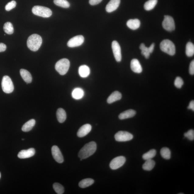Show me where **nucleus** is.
<instances>
[{
  "label": "nucleus",
  "instance_id": "nucleus-22",
  "mask_svg": "<svg viewBox=\"0 0 194 194\" xmlns=\"http://www.w3.org/2000/svg\"><path fill=\"white\" fill-rule=\"evenodd\" d=\"M84 95V92L83 90L80 88H76L73 90L72 92V95L73 98L76 100H79L82 98Z\"/></svg>",
  "mask_w": 194,
  "mask_h": 194
},
{
  "label": "nucleus",
  "instance_id": "nucleus-29",
  "mask_svg": "<svg viewBox=\"0 0 194 194\" xmlns=\"http://www.w3.org/2000/svg\"><path fill=\"white\" fill-rule=\"evenodd\" d=\"M160 154L161 157L164 159L169 160L171 158V151L170 149L167 147H163L161 150Z\"/></svg>",
  "mask_w": 194,
  "mask_h": 194
},
{
  "label": "nucleus",
  "instance_id": "nucleus-7",
  "mask_svg": "<svg viewBox=\"0 0 194 194\" xmlns=\"http://www.w3.org/2000/svg\"><path fill=\"white\" fill-rule=\"evenodd\" d=\"M116 141L118 142H126L131 140L133 135L129 132L120 131L115 134V136Z\"/></svg>",
  "mask_w": 194,
  "mask_h": 194
},
{
  "label": "nucleus",
  "instance_id": "nucleus-10",
  "mask_svg": "<svg viewBox=\"0 0 194 194\" xmlns=\"http://www.w3.org/2000/svg\"><path fill=\"white\" fill-rule=\"evenodd\" d=\"M84 41V37L82 35H78L70 39L67 43L68 47L74 48L81 46Z\"/></svg>",
  "mask_w": 194,
  "mask_h": 194
},
{
  "label": "nucleus",
  "instance_id": "nucleus-34",
  "mask_svg": "<svg viewBox=\"0 0 194 194\" xmlns=\"http://www.w3.org/2000/svg\"><path fill=\"white\" fill-rule=\"evenodd\" d=\"M184 84V82L182 79L179 77H177L175 81V85L177 88H181Z\"/></svg>",
  "mask_w": 194,
  "mask_h": 194
},
{
  "label": "nucleus",
  "instance_id": "nucleus-9",
  "mask_svg": "<svg viewBox=\"0 0 194 194\" xmlns=\"http://www.w3.org/2000/svg\"><path fill=\"white\" fill-rule=\"evenodd\" d=\"M126 161L125 158L123 156L115 157L111 161L110 167L112 170H116L123 166Z\"/></svg>",
  "mask_w": 194,
  "mask_h": 194
},
{
  "label": "nucleus",
  "instance_id": "nucleus-33",
  "mask_svg": "<svg viewBox=\"0 0 194 194\" xmlns=\"http://www.w3.org/2000/svg\"><path fill=\"white\" fill-rule=\"evenodd\" d=\"M53 188L56 192L58 194H62L65 191L64 187L59 183H54L53 185Z\"/></svg>",
  "mask_w": 194,
  "mask_h": 194
},
{
  "label": "nucleus",
  "instance_id": "nucleus-15",
  "mask_svg": "<svg viewBox=\"0 0 194 194\" xmlns=\"http://www.w3.org/2000/svg\"><path fill=\"white\" fill-rule=\"evenodd\" d=\"M121 0H111L106 7V10L111 13L116 10L119 7Z\"/></svg>",
  "mask_w": 194,
  "mask_h": 194
},
{
  "label": "nucleus",
  "instance_id": "nucleus-12",
  "mask_svg": "<svg viewBox=\"0 0 194 194\" xmlns=\"http://www.w3.org/2000/svg\"><path fill=\"white\" fill-rule=\"evenodd\" d=\"M51 153L54 159L57 162L59 163H63V156L58 147L56 146H53L51 148Z\"/></svg>",
  "mask_w": 194,
  "mask_h": 194
},
{
  "label": "nucleus",
  "instance_id": "nucleus-13",
  "mask_svg": "<svg viewBox=\"0 0 194 194\" xmlns=\"http://www.w3.org/2000/svg\"><path fill=\"white\" fill-rule=\"evenodd\" d=\"M35 149L30 148L27 150H23L20 151L18 154V157L19 159H27L33 157L35 154Z\"/></svg>",
  "mask_w": 194,
  "mask_h": 194
},
{
  "label": "nucleus",
  "instance_id": "nucleus-36",
  "mask_svg": "<svg viewBox=\"0 0 194 194\" xmlns=\"http://www.w3.org/2000/svg\"><path fill=\"white\" fill-rule=\"evenodd\" d=\"M184 136L190 141L194 139V131L193 129L189 130L187 132L184 134Z\"/></svg>",
  "mask_w": 194,
  "mask_h": 194
},
{
  "label": "nucleus",
  "instance_id": "nucleus-14",
  "mask_svg": "<svg viewBox=\"0 0 194 194\" xmlns=\"http://www.w3.org/2000/svg\"><path fill=\"white\" fill-rule=\"evenodd\" d=\"M92 126L89 124H86L80 128L77 133V135L79 137L85 136L90 132L91 130Z\"/></svg>",
  "mask_w": 194,
  "mask_h": 194
},
{
  "label": "nucleus",
  "instance_id": "nucleus-26",
  "mask_svg": "<svg viewBox=\"0 0 194 194\" xmlns=\"http://www.w3.org/2000/svg\"><path fill=\"white\" fill-rule=\"evenodd\" d=\"M94 182V181L91 178H87L82 180L79 183V187L81 188H86L91 186Z\"/></svg>",
  "mask_w": 194,
  "mask_h": 194
},
{
  "label": "nucleus",
  "instance_id": "nucleus-43",
  "mask_svg": "<svg viewBox=\"0 0 194 194\" xmlns=\"http://www.w3.org/2000/svg\"><path fill=\"white\" fill-rule=\"evenodd\" d=\"M155 44L153 43L148 48L149 51L150 53H151L153 52Z\"/></svg>",
  "mask_w": 194,
  "mask_h": 194
},
{
  "label": "nucleus",
  "instance_id": "nucleus-25",
  "mask_svg": "<svg viewBox=\"0 0 194 194\" xmlns=\"http://www.w3.org/2000/svg\"><path fill=\"white\" fill-rule=\"evenodd\" d=\"M155 165V162L152 159L146 160L143 166L144 170L150 171L153 168Z\"/></svg>",
  "mask_w": 194,
  "mask_h": 194
},
{
  "label": "nucleus",
  "instance_id": "nucleus-40",
  "mask_svg": "<svg viewBox=\"0 0 194 194\" xmlns=\"http://www.w3.org/2000/svg\"><path fill=\"white\" fill-rule=\"evenodd\" d=\"M141 54L144 56L146 59H148L150 57V53L148 51H142Z\"/></svg>",
  "mask_w": 194,
  "mask_h": 194
},
{
  "label": "nucleus",
  "instance_id": "nucleus-23",
  "mask_svg": "<svg viewBox=\"0 0 194 194\" xmlns=\"http://www.w3.org/2000/svg\"><path fill=\"white\" fill-rule=\"evenodd\" d=\"M57 117L58 121L60 123H63L66 119L67 115L65 111L63 109L59 108L57 111Z\"/></svg>",
  "mask_w": 194,
  "mask_h": 194
},
{
  "label": "nucleus",
  "instance_id": "nucleus-18",
  "mask_svg": "<svg viewBox=\"0 0 194 194\" xmlns=\"http://www.w3.org/2000/svg\"><path fill=\"white\" fill-rule=\"evenodd\" d=\"M136 115V111L134 110L129 109L120 114L119 115V118L121 120L133 117Z\"/></svg>",
  "mask_w": 194,
  "mask_h": 194
},
{
  "label": "nucleus",
  "instance_id": "nucleus-42",
  "mask_svg": "<svg viewBox=\"0 0 194 194\" xmlns=\"http://www.w3.org/2000/svg\"><path fill=\"white\" fill-rule=\"evenodd\" d=\"M188 109H191L193 111H194V101H192L189 104V107H188Z\"/></svg>",
  "mask_w": 194,
  "mask_h": 194
},
{
  "label": "nucleus",
  "instance_id": "nucleus-32",
  "mask_svg": "<svg viewBox=\"0 0 194 194\" xmlns=\"http://www.w3.org/2000/svg\"><path fill=\"white\" fill-rule=\"evenodd\" d=\"M54 3L56 5L63 8L70 7V4L67 0H54Z\"/></svg>",
  "mask_w": 194,
  "mask_h": 194
},
{
  "label": "nucleus",
  "instance_id": "nucleus-35",
  "mask_svg": "<svg viewBox=\"0 0 194 194\" xmlns=\"http://www.w3.org/2000/svg\"><path fill=\"white\" fill-rule=\"evenodd\" d=\"M16 6V2L15 1H12L9 2L5 6V9L8 11H11V10L14 9Z\"/></svg>",
  "mask_w": 194,
  "mask_h": 194
},
{
  "label": "nucleus",
  "instance_id": "nucleus-41",
  "mask_svg": "<svg viewBox=\"0 0 194 194\" xmlns=\"http://www.w3.org/2000/svg\"><path fill=\"white\" fill-rule=\"evenodd\" d=\"M139 48L141 50V51H149L148 48L146 47L144 44L143 43L141 44Z\"/></svg>",
  "mask_w": 194,
  "mask_h": 194
},
{
  "label": "nucleus",
  "instance_id": "nucleus-16",
  "mask_svg": "<svg viewBox=\"0 0 194 194\" xmlns=\"http://www.w3.org/2000/svg\"><path fill=\"white\" fill-rule=\"evenodd\" d=\"M131 67L132 71L135 73H140L143 71L141 64L137 59H134L132 60Z\"/></svg>",
  "mask_w": 194,
  "mask_h": 194
},
{
  "label": "nucleus",
  "instance_id": "nucleus-17",
  "mask_svg": "<svg viewBox=\"0 0 194 194\" xmlns=\"http://www.w3.org/2000/svg\"><path fill=\"white\" fill-rule=\"evenodd\" d=\"M121 93L118 91H115L112 93L107 99V103L109 104L113 103L115 102L121 100L122 98Z\"/></svg>",
  "mask_w": 194,
  "mask_h": 194
},
{
  "label": "nucleus",
  "instance_id": "nucleus-21",
  "mask_svg": "<svg viewBox=\"0 0 194 194\" xmlns=\"http://www.w3.org/2000/svg\"><path fill=\"white\" fill-rule=\"evenodd\" d=\"M79 75L82 77H87L89 75L90 70L88 66L86 65H82L79 68Z\"/></svg>",
  "mask_w": 194,
  "mask_h": 194
},
{
  "label": "nucleus",
  "instance_id": "nucleus-3",
  "mask_svg": "<svg viewBox=\"0 0 194 194\" xmlns=\"http://www.w3.org/2000/svg\"><path fill=\"white\" fill-rule=\"evenodd\" d=\"M70 63L69 60L64 58L57 62L55 65V69L61 75H65L69 71Z\"/></svg>",
  "mask_w": 194,
  "mask_h": 194
},
{
  "label": "nucleus",
  "instance_id": "nucleus-30",
  "mask_svg": "<svg viewBox=\"0 0 194 194\" xmlns=\"http://www.w3.org/2000/svg\"><path fill=\"white\" fill-rule=\"evenodd\" d=\"M4 31L8 34L11 35L13 33L14 29L12 24L10 22H7L4 25Z\"/></svg>",
  "mask_w": 194,
  "mask_h": 194
},
{
  "label": "nucleus",
  "instance_id": "nucleus-11",
  "mask_svg": "<svg viewBox=\"0 0 194 194\" xmlns=\"http://www.w3.org/2000/svg\"><path fill=\"white\" fill-rule=\"evenodd\" d=\"M112 49L114 57L117 62H120L122 60V55L121 47L118 43L116 41H114L112 43Z\"/></svg>",
  "mask_w": 194,
  "mask_h": 194
},
{
  "label": "nucleus",
  "instance_id": "nucleus-37",
  "mask_svg": "<svg viewBox=\"0 0 194 194\" xmlns=\"http://www.w3.org/2000/svg\"><path fill=\"white\" fill-rule=\"evenodd\" d=\"M189 73L191 75H194V61L193 60L191 62L189 65Z\"/></svg>",
  "mask_w": 194,
  "mask_h": 194
},
{
  "label": "nucleus",
  "instance_id": "nucleus-38",
  "mask_svg": "<svg viewBox=\"0 0 194 194\" xmlns=\"http://www.w3.org/2000/svg\"><path fill=\"white\" fill-rule=\"evenodd\" d=\"M103 0H90L89 3L92 5H98Z\"/></svg>",
  "mask_w": 194,
  "mask_h": 194
},
{
  "label": "nucleus",
  "instance_id": "nucleus-28",
  "mask_svg": "<svg viewBox=\"0 0 194 194\" xmlns=\"http://www.w3.org/2000/svg\"><path fill=\"white\" fill-rule=\"evenodd\" d=\"M185 52L188 57H191L194 55V45L193 44L190 42L187 44Z\"/></svg>",
  "mask_w": 194,
  "mask_h": 194
},
{
  "label": "nucleus",
  "instance_id": "nucleus-20",
  "mask_svg": "<svg viewBox=\"0 0 194 194\" xmlns=\"http://www.w3.org/2000/svg\"><path fill=\"white\" fill-rule=\"evenodd\" d=\"M140 25V21L137 19H129L127 23V26L129 29L133 30H136L139 29Z\"/></svg>",
  "mask_w": 194,
  "mask_h": 194
},
{
  "label": "nucleus",
  "instance_id": "nucleus-4",
  "mask_svg": "<svg viewBox=\"0 0 194 194\" xmlns=\"http://www.w3.org/2000/svg\"><path fill=\"white\" fill-rule=\"evenodd\" d=\"M160 48L162 51L170 55H174L175 53V46L172 42L169 40L165 39L162 41Z\"/></svg>",
  "mask_w": 194,
  "mask_h": 194
},
{
  "label": "nucleus",
  "instance_id": "nucleus-27",
  "mask_svg": "<svg viewBox=\"0 0 194 194\" xmlns=\"http://www.w3.org/2000/svg\"><path fill=\"white\" fill-rule=\"evenodd\" d=\"M158 0H149L145 3L144 7L146 10L149 11L153 9L157 4Z\"/></svg>",
  "mask_w": 194,
  "mask_h": 194
},
{
  "label": "nucleus",
  "instance_id": "nucleus-19",
  "mask_svg": "<svg viewBox=\"0 0 194 194\" xmlns=\"http://www.w3.org/2000/svg\"><path fill=\"white\" fill-rule=\"evenodd\" d=\"M20 73L23 80L27 83H31L32 81V77L31 73L26 70L22 69L20 70Z\"/></svg>",
  "mask_w": 194,
  "mask_h": 194
},
{
  "label": "nucleus",
  "instance_id": "nucleus-1",
  "mask_svg": "<svg viewBox=\"0 0 194 194\" xmlns=\"http://www.w3.org/2000/svg\"><path fill=\"white\" fill-rule=\"evenodd\" d=\"M97 149V145L95 142H90L82 148L78 153V156L82 160L87 159L93 155Z\"/></svg>",
  "mask_w": 194,
  "mask_h": 194
},
{
  "label": "nucleus",
  "instance_id": "nucleus-5",
  "mask_svg": "<svg viewBox=\"0 0 194 194\" xmlns=\"http://www.w3.org/2000/svg\"><path fill=\"white\" fill-rule=\"evenodd\" d=\"M32 12L34 14L44 18L49 17L52 14V12L49 8L39 5L34 7Z\"/></svg>",
  "mask_w": 194,
  "mask_h": 194
},
{
  "label": "nucleus",
  "instance_id": "nucleus-2",
  "mask_svg": "<svg viewBox=\"0 0 194 194\" xmlns=\"http://www.w3.org/2000/svg\"><path fill=\"white\" fill-rule=\"evenodd\" d=\"M42 44V39L40 35L34 34L30 36L27 41V46L31 51H37Z\"/></svg>",
  "mask_w": 194,
  "mask_h": 194
},
{
  "label": "nucleus",
  "instance_id": "nucleus-39",
  "mask_svg": "<svg viewBox=\"0 0 194 194\" xmlns=\"http://www.w3.org/2000/svg\"><path fill=\"white\" fill-rule=\"evenodd\" d=\"M6 46L2 43H0V52L5 51L6 49Z\"/></svg>",
  "mask_w": 194,
  "mask_h": 194
},
{
  "label": "nucleus",
  "instance_id": "nucleus-44",
  "mask_svg": "<svg viewBox=\"0 0 194 194\" xmlns=\"http://www.w3.org/2000/svg\"><path fill=\"white\" fill-rule=\"evenodd\" d=\"M1 173H0V178H1Z\"/></svg>",
  "mask_w": 194,
  "mask_h": 194
},
{
  "label": "nucleus",
  "instance_id": "nucleus-31",
  "mask_svg": "<svg viewBox=\"0 0 194 194\" xmlns=\"http://www.w3.org/2000/svg\"><path fill=\"white\" fill-rule=\"evenodd\" d=\"M157 153V151L155 149H151L147 153L144 154L143 156V158L145 160L152 159L155 157Z\"/></svg>",
  "mask_w": 194,
  "mask_h": 194
},
{
  "label": "nucleus",
  "instance_id": "nucleus-6",
  "mask_svg": "<svg viewBox=\"0 0 194 194\" xmlns=\"http://www.w3.org/2000/svg\"><path fill=\"white\" fill-rule=\"evenodd\" d=\"M2 87L4 93H10L13 92L14 89L12 81L9 76H5L3 78L2 82Z\"/></svg>",
  "mask_w": 194,
  "mask_h": 194
},
{
  "label": "nucleus",
  "instance_id": "nucleus-8",
  "mask_svg": "<svg viewBox=\"0 0 194 194\" xmlns=\"http://www.w3.org/2000/svg\"><path fill=\"white\" fill-rule=\"evenodd\" d=\"M162 25L164 28L167 31H172L175 29V21L171 16H165Z\"/></svg>",
  "mask_w": 194,
  "mask_h": 194
},
{
  "label": "nucleus",
  "instance_id": "nucleus-24",
  "mask_svg": "<svg viewBox=\"0 0 194 194\" xmlns=\"http://www.w3.org/2000/svg\"><path fill=\"white\" fill-rule=\"evenodd\" d=\"M36 123L35 120L32 119L26 122L22 128V131L24 132L30 131L34 126Z\"/></svg>",
  "mask_w": 194,
  "mask_h": 194
}]
</instances>
